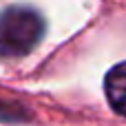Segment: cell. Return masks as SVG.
<instances>
[{
	"mask_svg": "<svg viewBox=\"0 0 126 126\" xmlns=\"http://www.w3.org/2000/svg\"><path fill=\"white\" fill-rule=\"evenodd\" d=\"M44 22L38 11L29 7H9L0 18V53L24 55L42 38Z\"/></svg>",
	"mask_w": 126,
	"mask_h": 126,
	"instance_id": "6da1fadb",
	"label": "cell"
},
{
	"mask_svg": "<svg viewBox=\"0 0 126 126\" xmlns=\"http://www.w3.org/2000/svg\"><path fill=\"white\" fill-rule=\"evenodd\" d=\"M104 91H106V100H109L111 109L117 115L126 117V62L113 66L106 73Z\"/></svg>",
	"mask_w": 126,
	"mask_h": 126,
	"instance_id": "7a4b0ae2",
	"label": "cell"
}]
</instances>
